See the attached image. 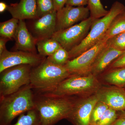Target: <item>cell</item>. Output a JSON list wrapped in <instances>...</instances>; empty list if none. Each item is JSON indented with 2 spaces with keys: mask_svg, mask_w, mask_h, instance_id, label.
<instances>
[{
  "mask_svg": "<svg viewBox=\"0 0 125 125\" xmlns=\"http://www.w3.org/2000/svg\"><path fill=\"white\" fill-rule=\"evenodd\" d=\"M35 94V108L39 113L40 125H54L62 119H67L75 101L71 96Z\"/></svg>",
  "mask_w": 125,
  "mask_h": 125,
  "instance_id": "cell-1",
  "label": "cell"
},
{
  "mask_svg": "<svg viewBox=\"0 0 125 125\" xmlns=\"http://www.w3.org/2000/svg\"><path fill=\"white\" fill-rule=\"evenodd\" d=\"M35 93L30 84L0 98V125H10L16 117L35 107Z\"/></svg>",
  "mask_w": 125,
  "mask_h": 125,
  "instance_id": "cell-2",
  "label": "cell"
},
{
  "mask_svg": "<svg viewBox=\"0 0 125 125\" xmlns=\"http://www.w3.org/2000/svg\"><path fill=\"white\" fill-rule=\"evenodd\" d=\"M71 75L65 66L54 64L46 58L32 68L30 84L35 93L45 92L55 87Z\"/></svg>",
  "mask_w": 125,
  "mask_h": 125,
  "instance_id": "cell-3",
  "label": "cell"
},
{
  "mask_svg": "<svg viewBox=\"0 0 125 125\" xmlns=\"http://www.w3.org/2000/svg\"><path fill=\"white\" fill-rule=\"evenodd\" d=\"M125 11L124 5L120 2L115 1L106 15L94 20L85 38L69 52L70 60L80 55L104 38L112 21L118 15Z\"/></svg>",
  "mask_w": 125,
  "mask_h": 125,
  "instance_id": "cell-4",
  "label": "cell"
},
{
  "mask_svg": "<svg viewBox=\"0 0 125 125\" xmlns=\"http://www.w3.org/2000/svg\"><path fill=\"white\" fill-rule=\"evenodd\" d=\"M100 88L99 81L91 73L86 75L71 74L51 89L36 93L60 96H84L95 94Z\"/></svg>",
  "mask_w": 125,
  "mask_h": 125,
  "instance_id": "cell-5",
  "label": "cell"
},
{
  "mask_svg": "<svg viewBox=\"0 0 125 125\" xmlns=\"http://www.w3.org/2000/svg\"><path fill=\"white\" fill-rule=\"evenodd\" d=\"M32 67L23 64L8 68L0 73V98L17 92L30 84Z\"/></svg>",
  "mask_w": 125,
  "mask_h": 125,
  "instance_id": "cell-6",
  "label": "cell"
},
{
  "mask_svg": "<svg viewBox=\"0 0 125 125\" xmlns=\"http://www.w3.org/2000/svg\"><path fill=\"white\" fill-rule=\"evenodd\" d=\"M94 20L89 16L85 20L66 29L56 31L52 37L69 52L85 38Z\"/></svg>",
  "mask_w": 125,
  "mask_h": 125,
  "instance_id": "cell-7",
  "label": "cell"
},
{
  "mask_svg": "<svg viewBox=\"0 0 125 125\" xmlns=\"http://www.w3.org/2000/svg\"><path fill=\"white\" fill-rule=\"evenodd\" d=\"M107 41V39L104 38L80 55L70 60L65 65V67L71 74L90 73L94 63L99 52L106 46Z\"/></svg>",
  "mask_w": 125,
  "mask_h": 125,
  "instance_id": "cell-8",
  "label": "cell"
},
{
  "mask_svg": "<svg viewBox=\"0 0 125 125\" xmlns=\"http://www.w3.org/2000/svg\"><path fill=\"white\" fill-rule=\"evenodd\" d=\"M46 58L37 53L21 51L10 52L6 49L0 55V73L8 68L20 65L35 67Z\"/></svg>",
  "mask_w": 125,
  "mask_h": 125,
  "instance_id": "cell-9",
  "label": "cell"
},
{
  "mask_svg": "<svg viewBox=\"0 0 125 125\" xmlns=\"http://www.w3.org/2000/svg\"><path fill=\"white\" fill-rule=\"evenodd\" d=\"M88 7H75L65 5L56 12V31L66 29L89 17Z\"/></svg>",
  "mask_w": 125,
  "mask_h": 125,
  "instance_id": "cell-10",
  "label": "cell"
},
{
  "mask_svg": "<svg viewBox=\"0 0 125 125\" xmlns=\"http://www.w3.org/2000/svg\"><path fill=\"white\" fill-rule=\"evenodd\" d=\"M98 100L94 95L75 100L71 112L67 120L73 125H90L93 108Z\"/></svg>",
  "mask_w": 125,
  "mask_h": 125,
  "instance_id": "cell-11",
  "label": "cell"
},
{
  "mask_svg": "<svg viewBox=\"0 0 125 125\" xmlns=\"http://www.w3.org/2000/svg\"><path fill=\"white\" fill-rule=\"evenodd\" d=\"M95 95L98 101L105 104L117 111H125V89L113 87L100 88Z\"/></svg>",
  "mask_w": 125,
  "mask_h": 125,
  "instance_id": "cell-12",
  "label": "cell"
},
{
  "mask_svg": "<svg viewBox=\"0 0 125 125\" xmlns=\"http://www.w3.org/2000/svg\"><path fill=\"white\" fill-rule=\"evenodd\" d=\"M56 12L54 10L32 20L31 31L33 36L37 40L51 38L55 32Z\"/></svg>",
  "mask_w": 125,
  "mask_h": 125,
  "instance_id": "cell-13",
  "label": "cell"
},
{
  "mask_svg": "<svg viewBox=\"0 0 125 125\" xmlns=\"http://www.w3.org/2000/svg\"><path fill=\"white\" fill-rule=\"evenodd\" d=\"M14 39L16 51L37 53V40L29 31L24 20H19Z\"/></svg>",
  "mask_w": 125,
  "mask_h": 125,
  "instance_id": "cell-14",
  "label": "cell"
},
{
  "mask_svg": "<svg viewBox=\"0 0 125 125\" xmlns=\"http://www.w3.org/2000/svg\"><path fill=\"white\" fill-rule=\"evenodd\" d=\"M7 10L13 18L19 20L38 18L36 0H20L19 3L8 6Z\"/></svg>",
  "mask_w": 125,
  "mask_h": 125,
  "instance_id": "cell-15",
  "label": "cell"
},
{
  "mask_svg": "<svg viewBox=\"0 0 125 125\" xmlns=\"http://www.w3.org/2000/svg\"><path fill=\"white\" fill-rule=\"evenodd\" d=\"M125 52L105 46L99 52L94 63L91 73L96 76L105 70L108 66Z\"/></svg>",
  "mask_w": 125,
  "mask_h": 125,
  "instance_id": "cell-16",
  "label": "cell"
},
{
  "mask_svg": "<svg viewBox=\"0 0 125 125\" xmlns=\"http://www.w3.org/2000/svg\"><path fill=\"white\" fill-rule=\"evenodd\" d=\"M36 47L38 54L46 58L53 54L61 46L57 41L51 37L37 40Z\"/></svg>",
  "mask_w": 125,
  "mask_h": 125,
  "instance_id": "cell-17",
  "label": "cell"
},
{
  "mask_svg": "<svg viewBox=\"0 0 125 125\" xmlns=\"http://www.w3.org/2000/svg\"><path fill=\"white\" fill-rule=\"evenodd\" d=\"M104 79L110 84L123 88L125 86V67L112 69L105 74Z\"/></svg>",
  "mask_w": 125,
  "mask_h": 125,
  "instance_id": "cell-18",
  "label": "cell"
},
{
  "mask_svg": "<svg viewBox=\"0 0 125 125\" xmlns=\"http://www.w3.org/2000/svg\"><path fill=\"white\" fill-rule=\"evenodd\" d=\"M125 31V11L118 15L112 21L104 38L107 40Z\"/></svg>",
  "mask_w": 125,
  "mask_h": 125,
  "instance_id": "cell-19",
  "label": "cell"
},
{
  "mask_svg": "<svg viewBox=\"0 0 125 125\" xmlns=\"http://www.w3.org/2000/svg\"><path fill=\"white\" fill-rule=\"evenodd\" d=\"M19 20L12 18L0 23V37L5 38L10 40L14 38L18 28Z\"/></svg>",
  "mask_w": 125,
  "mask_h": 125,
  "instance_id": "cell-20",
  "label": "cell"
},
{
  "mask_svg": "<svg viewBox=\"0 0 125 125\" xmlns=\"http://www.w3.org/2000/svg\"><path fill=\"white\" fill-rule=\"evenodd\" d=\"M10 125H40V119L39 113L34 108L19 115L16 123Z\"/></svg>",
  "mask_w": 125,
  "mask_h": 125,
  "instance_id": "cell-21",
  "label": "cell"
},
{
  "mask_svg": "<svg viewBox=\"0 0 125 125\" xmlns=\"http://www.w3.org/2000/svg\"><path fill=\"white\" fill-rule=\"evenodd\" d=\"M87 7L90 11V17L94 20L98 19L106 15L109 10L104 9L101 0H88Z\"/></svg>",
  "mask_w": 125,
  "mask_h": 125,
  "instance_id": "cell-22",
  "label": "cell"
},
{
  "mask_svg": "<svg viewBox=\"0 0 125 125\" xmlns=\"http://www.w3.org/2000/svg\"><path fill=\"white\" fill-rule=\"evenodd\" d=\"M46 58L54 64L63 66L70 60L69 54L68 51L61 47Z\"/></svg>",
  "mask_w": 125,
  "mask_h": 125,
  "instance_id": "cell-23",
  "label": "cell"
},
{
  "mask_svg": "<svg viewBox=\"0 0 125 125\" xmlns=\"http://www.w3.org/2000/svg\"><path fill=\"white\" fill-rule=\"evenodd\" d=\"M109 108L105 104L98 101L92 110L90 117V125H96Z\"/></svg>",
  "mask_w": 125,
  "mask_h": 125,
  "instance_id": "cell-24",
  "label": "cell"
},
{
  "mask_svg": "<svg viewBox=\"0 0 125 125\" xmlns=\"http://www.w3.org/2000/svg\"><path fill=\"white\" fill-rule=\"evenodd\" d=\"M107 46L119 51H125V31L108 39Z\"/></svg>",
  "mask_w": 125,
  "mask_h": 125,
  "instance_id": "cell-25",
  "label": "cell"
},
{
  "mask_svg": "<svg viewBox=\"0 0 125 125\" xmlns=\"http://www.w3.org/2000/svg\"><path fill=\"white\" fill-rule=\"evenodd\" d=\"M38 18L55 10L53 0H36Z\"/></svg>",
  "mask_w": 125,
  "mask_h": 125,
  "instance_id": "cell-26",
  "label": "cell"
},
{
  "mask_svg": "<svg viewBox=\"0 0 125 125\" xmlns=\"http://www.w3.org/2000/svg\"><path fill=\"white\" fill-rule=\"evenodd\" d=\"M117 112L109 108L96 125H111L115 121L118 116Z\"/></svg>",
  "mask_w": 125,
  "mask_h": 125,
  "instance_id": "cell-27",
  "label": "cell"
},
{
  "mask_svg": "<svg viewBox=\"0 0 125 125\" xmlns=\"http://www.w3.org/2000/svg\"><path fill=\"white\" fill-rule=\"evenodd\" d=\"M125 67V52L117 58L111 65L112 69Z\"/></svg>",
  "mask_w": 125,
  "mask_h": 125,
  "instance_id": "cell-28",
  "label": "cell"
},
{
  "mask_svg": "<svg viewBox=\"0 0 125 125\" xmlns=\"http://www.w3.org/2000/svg\"><path fill=\"white\" fill-rule=\"evenodd\" d=\"M88 0H68L66 5L73 6H84L88 4Z\"/></svg>",
  "mask_w": 125,
  "mask_h": 125,
  "instance_id": "cell-29",
  "label": "cell"
},
{
  "mask_svg": "<svg viewBox=\"0 0 125 125\" xmlns=\"http://www.w3.org/2000/svg\"><path fill=\"white\" fill-rule=\"evenodd\" d=\"M118 116L115 121L111 125H125V111H124Z\"/></svg>",
  "mask_w": 125,
  "mask_h": 125,
  "instance_id": "cell-30",
  "label": "cell"
},
{
  "mask_svg": "<svg viewBox=\"0 0 125 125\" xmlns=\"http://www.w3.org/2000/svg\"><path fill=\"white\" fill-rule=\"evenodd\" d=\"M68 0H53L55 10L57 11L62 8Z\"/></svg>",
  "mask_w": 125,
  "mask_h": 125,
  "instance_id": "cell-31",
  "label": "cell"
},
{
  "mask_svg": "<svg viewBox=\"0 0 125 125\" xmlns=\"http://www.w3.org/2000/svg\"><path fill=\"white\" fill-rule=\"evenodd\" d=\"M10 40V39L0 37V55H1L7 49L6 47V43L7 42Z\"/></svg>",
  "mask_w": 125,
  "mask_h": 125,
  "instance_id": "cell-32",
  "label": "cell"
},
{
  "mask_svg": "<svg viewBox=\"0 0 125 125\" xmlns=\"http://www.w3.org/2000/svg\"><path fill=\"white\" fill-rule=\"evenodd\" d=\"M8 5L4 2H0V12L2 13L5 10H7Z\"/></svg>",
  "mask_w": 125,
  "mask_h": 125,
  "instance_id": "cell-33",
  "label": "cell"
},
{
  "mask_svg": "<svg viewBox=\"0 0 125 125\" xmlns=\"http://www.w3.org/2000/svg\"></svg>",
  "mask_w": 125,
  "mask_h": 125,
  "instance_id": "cell-34",
  "label": "cell"
}]
</instances>
